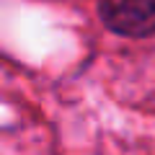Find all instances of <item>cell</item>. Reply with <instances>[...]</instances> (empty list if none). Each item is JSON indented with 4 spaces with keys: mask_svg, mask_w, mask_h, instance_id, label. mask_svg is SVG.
<instances>
[{
    "mask_svg": "<svg viewBox=\"0 0 155 155\" xmlns=\"http://www.w3.org/2000/svg\"><path fill=\"white\" fill-rule=\"evenodd\" d=\"M98 13L122 36H147L155 31V0H98Z\"/></svg>",
    "mask_w": 155,
    "mask_h": 155,
    "instance_id": "6da1fadb",
    "label": "cell"
}]
</instances>
